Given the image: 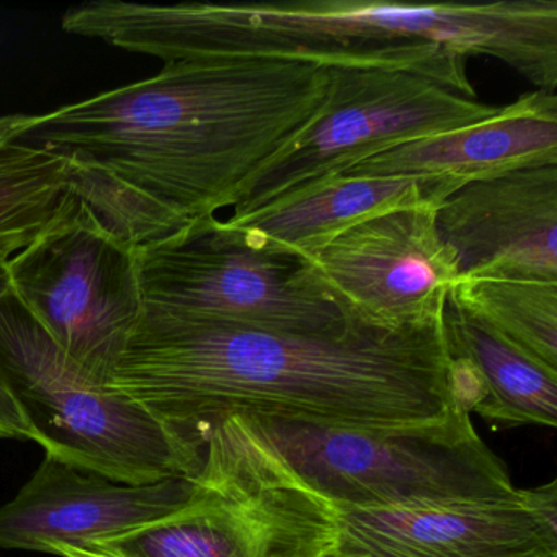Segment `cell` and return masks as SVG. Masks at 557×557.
<instances>
[{
	"label": "cell",
	"mask_w": 557,
	"mask_h": 557,
	"mask_svg": "<svg viewBox=\"0 0 557 557\" xmlns=\"http://www.w3.org/2000/svg\"><path fill=\"white\" fill-rule=\"evenodd\" d=\"M32 120L34 115H0V141L14 138Z\"/></svg>",
	"instance_id": "ffe728a7"
},
{
	"label": "cell",
	"mask_w": 557,
	"mask_h": 557,
	"mask_svg": "<svg viewBox=\"0 0 557 557\" xmlns=\"http://www.w3.org/2000/svg\"><path fill=\"white\" fill-rule=\"evenodd\" d=\"M436 208H399L360 221L296 260L345 319L403 331L442 321L459 263Z\"/></svg>",
	"instance_id": "30bf717a"
},
{
	"label": "cell",
	"mask_w": 557,
	"mask_h": 557,
	"mask_svg": "<svg viewBox=\"0 0 557 557\" xmlns=\"http://www.w3.org/2000/svg\"><path fill=\"white\" fill-rule=\"evenodd\" d=\"M110 387L201 448L226 417L370 429L462 409L443 319L403 331L350 319L283 332L145 308Z\"/></svg>",
	"instance_id": "7a4b0ae2"
},
{
	"label": "cell",
	"mask_w": 557,
	"mask_h": 557,
	"mask_svg": "<svg viewBox=\"0 0 557 557\" xmlns=\"http://www.w3.org/2000/svg\"><path fill=\"white\" fill-rule=\"evenodd\" d=\"M435 223L461 276L557 282V165L469 182Z\"/></svg>",
	"instance_id": "4fadbf2b"
},
{
	"label": "cell",
	"mask_w": 557,
	"mask_h": 557,
	"mask_svg": "<svg viewBox=\"0 0 557 557\" xmlns=\"http://www.w3.org/2000/svg\"><path fill=\"white\" fill-rule=\"evenodd\" d=\"M195 475L125 484L45 455L30 481L0 507V549L92 547L181 510Z\"/></svg>",
	"instance_id": "7c38bea8"
},
{
	"label": "cell",
	"mask_w": 557,
	"mask_h": 557,
	"mask_svg": "<svg viewBox=\"0 0 557 557\" xmlns=\"http://www.w3.org/2000/svg\"><path fill=\"white\" fill-rule=\"evenodd\" d=\"M11 288L61 350L110 386L145 314L138 247L77 201L8 262Z\"/></svg>",
	"instance_id": "ba28073f"
},
{
	"label": "cell",
	"mask_w": 557,
	"mask_h": 557,
	"mask_svg": "<svg viewBox=\"0 0 557 557\" xmlns=\"http://www.w3.org/2000/svg\"><path fill=\"white\" fill-rule=\"evenodd\" d=\"M54 556L60 557H113L110 554L100 553L96 549H84V547L58 546L54 547Z\"/></svg>",
	"instance_id": "44dd1931"
},
{
	"label": "cell",
	"mask_w": 557,
	"mask_h": 557,
	"mask_svg": "<svg viewBox=\"0 0 557 557\" xmlns=\"http://www.w3.org/2000/svg\"><path fill=\"white\" fill-rule=\"evenodd\" d=\"M332 507L348 557H557L556 481L494 500Z\"/></svg>",
	"instance_id": "8fae6325"
},
{
	"label": "cell",
	"mask_w": 557,
	"mask_h": 557,
	"mask_svg": "<svg viewBox=\"0 0 557 557\" xmlns=\"http://www.w3.org/2000/svg\"><path fill=\"white\" fill-rule=\"evenodd\" d=\"M331 87L318 119L270 162L230 220L344 174L363 159L417 139L492 119L485 106L425 74L394 67H329Z\"/></svg>",
	"instance_id": "52a82bcc"
},
{
	"label": "cell",
	"mask_w": 557,
	"mask_h": 557,
	"mask_svg": "<svg viewBox=\"0 0 557 557\" xmlns=\"http://www.w3.org/2000/svg\"><path fill=\"white\" fill-rule=\"evenodd\" d=\"M448 299L557 370V282L459 276Z\"/></svg>",
	"instance_id": "ac0fdd59"
},
{
	"label": "cell",
	"mask_w": 557,
	"mask_h": 557,
	"mask_svg": "<svg viewBox=\"0 0 557 557\" xmlns=\"http://www.w3.org/2000/svg\"><path fill=\"white\" fill-rule=\"evenodd\" d=\"M77 203L66 161L15 139L0 141V257L11 259Z\"/></svg>",
	"instance_id": "e0dca14e"
},
{
	"label": "cell",
	"mask_w": 557,
	"mask_h": 557,
	"mask_svg": "<svg viewBox=\"0 0 557 557\" xmlns=\"http://www.w3.org/2000/svg\"><path fill=\"white\" fill-rule=\"evenodd\" d=\"M536 165H557V97L534 90L492 119L371 156L341 175H433L461 185Z\"/></svg>",
	"instance_id": "9a60e30c"
},
{
	"label": "cell",
	"mask_w": 557,
	"mask_h": 557,
	"mask_svg": "<svg viewBox=\"0 0 557 557\" xmlns=\"http://www.w3.org/2000/svg\"><path fill=\"white\" fill-rule=\"evenodd\" d=\"M195 481L181 510L90 549L113 557H325L337 546L331 502L298 481L240 417L213 423Z\"/></svg>",
	"instance_id": "5b68a950"
},
{
	"label": "cell",
	"mask_w": 557,
	"mask_h": 557,
	"mask_svg": "<svg viewBox=\"0 0 557 557\" xmlns=\"http://www.w3.org/2000/svg\"><path fill=\"white\" fill-rule=\"evenodd\" d=\"M0 383L45 455L125 484L195 475L203 448L74 363L18 301L0 299Z\"/></svg>",
	"instance_id": "8992f818"
},
{
	"label": "cell",
	"mask_w": 557,
	"mask_h": 557,
	"mask_svg": "<svg viewBox=\"0 0 557 557\" xmlns=\"http://www.w3.org/2000/svg\"><path fill=\"white\" fill-rule=\"evenodd\" d=\"M66 34L168 63L299 60L327 67H394L474 97L469 57L511 67L536 90L557 89V0L400 5L354 0L289 4L152 5L97 0L70 9Z\"/></svg>",
	"instance_id": "3957f363"
},
{
	"label": "cell",
	"mask_w": 557,
	"mask_h": 557,
	"mask_svg": "<svg viewBox=\"0 0 557 557\" xmlns=\"http://www.w3.org/2000/svg\"><path fill=\"white\" fill-rule=\"evenodd\" d=\"M329 87L315 61H177L34 115L12 139L63 158L74 198L139 247L237 207L318 119Z\"/></svg>",
	"instance_id": "6da1fadb"
},
{
	"label": "cell",
	"mask_w": 557,
	"mask_h": 557,
	"mask_svg": "<svg viewBox=\"0 0 557 557\" xmlns=\"http://www.w3.org/2000/svg\"><path fill=\"white\" fill-rule=\"evenodd\" d=\"M240 419L298 481L332 505L409 507L518 492L465 409L436 422L370 429Z\"/></svg>",
	"instance_id": "277c9868"
},
{
	"label": "cell",
	"mask_w": 557,
	"mask_h": 557,
	"mask_svg": "<svg viewBox=\"0 0 557 557\" xmlns=\"http://www.w3.org/2000/svg\"><path fill=\"white\" fill-rule=\"evenodd\" d=\"M214 218L138 247L145 308L283 332L332 331L350 321L296 260L230 243Z\"/></svg>",
	"instance_id": "9c48e42d"
},
{
	"label": "cell",
	"mask_w": 557,
	"mask_h": 557,
	"mask_svg": "<svg viewBox=\"0 0 557 557\" xmlns=\"http://www.w3.org/2000/svg\"><path fill=\"white\" fill-rule=\"evenodd\" d=\"M8 262L9 259L0 257V299L11 292ZM0 438L32 440V442H35L34 430L28 425L17 404L14 403L2 383H0Z\"/></svg>",
	"instance_id": "d6986e66"
},
{
	"label": "cell",
	"mask_w": 557,
	"mask_h": 557,
	"mask_svg": "<svg viewBox=\"0 0 557 557\" xmlns=\"http://www.w3.org/2000/svg\"><path fill=\"white\" fill-rule=\"evenodd\" d=\"M461 187L453 178L433 175H335L250 216L214 218L213 226L224 239L244 249L298 260L360 221L399 208H438Z\"/></svg>",
	"instance_id": "5bb4252c"
},
{
	"label": "cell",
	"mask_w": 557,
	"mask_h": 557,
	"mask_svg": "<svg viewBox=\"0 0 557 557\" xmlns=\"http://www.w3.org/2000/svg\"><path fill=\"white\" fill-rule=\"evenodd\" d=\"M325 557H348L344 556V554L337 553V550H334V553L329 554V556Z\"/></svg>",
	"instance_id": "7402d4cb"
},
{
	"label": "cell",
	"mask_w": 557,
	"mask_h": 557,
	"mask_svg": "<svg viewBox=\"0 0 557 557\" xmlns=\"http://www.w3.org/2000/svg\"><path fill=\"white\" fill-rule=\"evenodd\" d=\"M443 324L449 355L462 358L478 377L474 412L492 422L556 426L557 370L456 308L449 299Z\"/></svg>",
	"instance_id": "2e32d148"
}]
</instances>
